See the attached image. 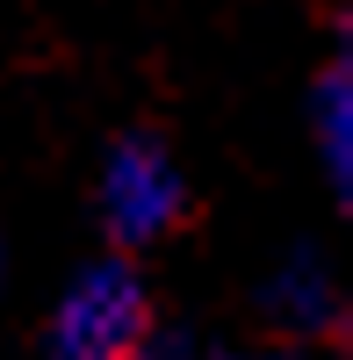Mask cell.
<instances>
[{
    "label": "cell",
    "instance_id": "6da1fadb",
    "mask_svg": "<svg viewBox=\"0 0 353 360\" xmlns=\"http://www.w3.org/2000/svg\"><path fill=\"white\" fill-rule=\"evenodd\" d=\"M144 339V295L130 274H86L72 295V317H65V360H137Z\"/></svg>",
    "mask_w": 353,
    "mask_h": 360
},
{
    "label": "cell",
    "instance_id": "7a4b0ae2",
    "mask_svg": "<svg viewBox=\"0 0 353 360\" xmlns=\"http://www.w3.org/2000/svg\"><path fill=\"white\" fill-rule=\"evenodd\" d=\"M101 202H108V224L123 238H152L181 217V173L159 144H123V152L108 159V180H101Z\"/></svg>",
    "mask_w": 353,
    "mask_h": 360
},
{
    "label": "cell",
    "instance_id": "3957f363",
    "mask_svg": "<svg viewBox=\"0 0 353 360\" xmlns=\"http://www.w3.org/2000/svg\"><path fill=\"white\" fill-rule=\"evenodd\" d=\"M317 130H325V159L346 180V65H332L317 79Z\"/></svg>",
    "mask_w": 353,
    "mask_h": 360
}]
</instances>
